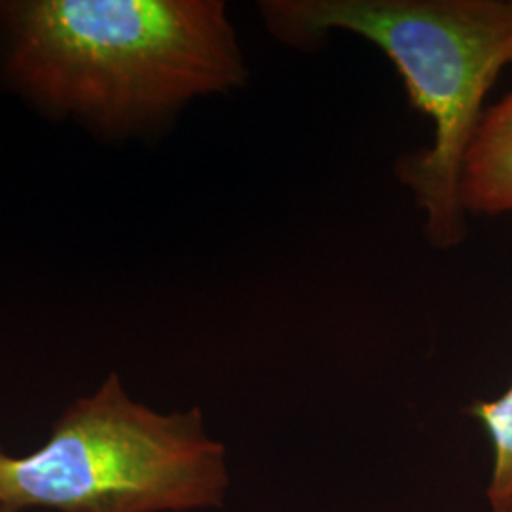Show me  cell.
<instances>
[{
	"label": "cell",
	"mask_w": 512,
	"mask_h": 512,
	"mask_svg": "<svg viewBox=\"0 0 512 512\" xmlns=\"http://www.w3.org/2000/svg\"><path fill=\"white\" fill-rule=\"evenodd\" d=\"M0 69L42 112L107 137L249 76L222 0H0Z\"/></svg>",
	"instance_id": "obj_1"
},
{
	"label": "cell",
	"mask_w": 512,
	"mask_h": 512,
	"mask_svg": "<svg viewBox=\"0 0 512 512\" xmlns=\"http://www.w3.org/2000/svg\"><path fill=\"white\" fill-rule=\"evenodd\" d=\"M258 12L291 46L344 31L391 59L435 128L431 147L397 162V177L416 198L429 243L459 245L467 236L461 169L484 99L512 63V0H264Z\"/></svg>",
	"instance_id": "obj_2"
},
{
	"label": "cell",
	"mask_w": 512,
	"mask_h": 512,
	"mask_svg": "<svg viewBox=\"0 0 512 512\" xmlns=\"http://www.w3.org/2000/svg\"><path fill=\"white\" fill-rule=\"evenodd\" d=\"M226 450L200 408L160 414L133 401L118 374L74 401L50 439L0 465V511L183 512L219 507Z\"/></svg>",
	"instance_id": "obj_3"
},
{
	"label": "cell",
	"mask_w": 512,
	"mask_h": 512,
	"mask_svg": "<svg viewBox=\"0 0 512 512\" xmlns=\"http://www.w3.org/2000/svg\"><path fill=\"white\" fill-rule=\"evenodd\" d=\"M459 198L465 213H512V92L484 110L463 160Z\"/></svg>",
	"instance_id": "obj_4"
},
{
	"label": "cell",
	"mask_w": 512,
	"mask_h": 512,
	"mask_svg": "<svg viewBox=\"0 0 512 512\" xmlns=\"http://www.w3.org/2000/svg\"><path fill=\"white\" fill-rule=\"evenodd\" d=\"M494 446V471L488 486L492 512H512V384L499 399L478 401L469 408Z\"/></svg>",
	"instance_id": "obj_5"
},
{
	"label": "cell",
	"mask_w": 512,
	"mask_h": 512,
	"mask_svg": "<svg viewBox=\"0 0 512 512\" xmlns=\"http://www.w3.org/2000/svg\"><path fill=\"white\" fill-rule=\"evenodd\" d=\"M4 459H6V454H4V452H2V448H0V465H2V461H4Z\"/></svg>",
	"instance_id": "obj_6"
},
{
	"label": "cell",
	"mask_w": 512,
	"mask_h": 512,
	"mask_svg": "<svg viewBox=\"0 0 512 512\" xmlns=\"http://www.w3.org/2000/svg\"><path fill=\"white\" fill-rule=\"evenodd\" d=\"M0 512H8V511H0Z\"/></svg>",
	"instance_id": "obj_7"
}]
</instances>
